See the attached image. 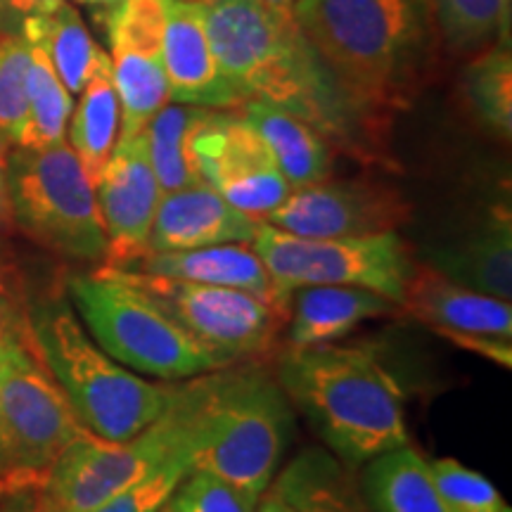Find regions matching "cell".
I'll list each match as a JSON object with an SVG mask.
<instances>
[{"mask_svg": "<svg viewBox=\"0 0 512 512\" xmlns=\"http://www.w3.org/2000/svg\"><path fill=\"white\" fill-rule=\"evenodd\" d=\"M259 512H294V510L283 501V498L275 494L271 486V489L259 498Z\"/></svg>", "mask_w": 512, "mask_h": 512, "instance_id": "38", "label": "cell"}, {"mask_svg": "<svg viewBox=\"0 0 512 512\" xmlns=\"http://www.w3.org/2000/svg\"><path fill=\"white\" fill-rule=\"evenodd\" d=\"M0 496L41 491L64 448L88 430L29 339L0 342Z\"/></svg>", "mask_w": 512, "mask_h": 512, "instance_id": "7", "label": "cell"}, {"mask_svg": "<svg viewBox=\"0 0 512 512\" xmlns=\"http://www.w3.org/2000/svg\"><path fill=\"white\" fill-rule=\"evenodd\" d=\"M273 491L294 512H368L347 465L320 446L297 453L275 479Z\"/></svg>", "mask_w": 512, "mask_h": 512, "instance_id": "24", "label": "cell"}, {"mask_svg": "<svg viewBox=\"0 0 512 512\" xmlns=\"http://www.w3.org/2000/svg\"><path fill=\"white\" fill-rule=\"evenodd\" d=\"M29 344L72 403L88 432L128 441L155 422L174 396V384L147 382L119 366L81 328L64 299H41L27 311Z\"/></svg>", "mask_w": 512, "mask_h": 512, "instance_id": "5", "label": "cell"}, {"mask_svg": "<svg viewBox=\"0 0 512 512\" xmlns=\"http://www.w3.org/2000/svg\"><path fill=\"white\" fill-rule=\"evenodd\" d=\"M465 100L482 124L508 140L512 133L510 43H494L467 67Z\"/></svg>", "mask_w": 512, "mask_h": 512, "instance_id": "30", "label": "cell"}, {"mask_svg": "<svg viewBox=\"0 0 512 512\" xmlns=\"http://www.w3.org/2000/svg\"><path fill=\"white\" fill-rule=\"evenodd\" d=\"M411 216V202L392 185L328 178L292 190L264 221L304 238H366L396 233Z\"/></svg>", "mask_w": 512, "mask_h": 512, "instance_id": "13", "label": "cell"}, {"mask_svg": "<svg viewBox=\"0 0 512 512\" xmlns=\"http://www.w3.org/2000/svg\"><path fill=\"white\" fill-rule=\"evenodd\" d=\"M0 273H5V247H3V240H0Z\"/></svg>", "mask_w": 512, "mask_h": 512, "instance_id": "41", "label": "cell"}, {"mask_svg": "<svg viewBox=\"0 0 512 512\" xmlns=\"http://www.w3.org/2000/svg\"><path fill=\"white\" fill-rule=\"evenodd\" d=\"M358 486L368 512H451L434 484L430 463L408 444L370 458Z\"/></svg>", "mask_w": 512, "mask_h": 512, "instance_id": "23", "label": "cell"}, {"mask_svg": "<svg viewBox=\"0 0 512 512\" xmlns=\"http://www.w3.org/2000/svg\"><path fill=\"white\" fill-rule=\"evenodd\" d=\"M31 46L19 31L0 34V136L19 143L29 114Z\"/></svg>", "mask_w": 512, "mask_h": 512, "instance_id": "31", "label": "cell"}, {"mask_svg": "<svg viewBox=\"0 0 512 512\" xmlns=\"http://www.w3.org/2000/svg\"><path fill=\"white\" fill-rule=\"evenodd\" d=\"M164 72L169 100L207 110H238L242 98L223 76L211 50L197 0H164Z\"/></svg>", "mask_w": 512, "mask_h": 512, "instance_id": "17", "label": "cell"}, {"mask_svg": "<svg viewBox=\"0 0 512 512\" xmlns=\"http://www.w3.org/2000/svg\"><path fill=\"white\" fill-rule=\"evenodd\" d=\"M434 484L451 512H505L503 496L484 475L460 465L453 458L430 463Z\"/></svg>", "mask_w": 512, "mask_h": 512, "instance_id": "32", "label": "cell"}, {"mask_svg": "<svg viewBox=\"0 0 512 512\" xmlns=\"http://www.w3.org/2000/svg\"><path fill=\"white\" fill-rule=\"evenodd\" d=\"M273 15L283 19H294V0H261Z\"/></svg>", "mask_w": 512, "mask_h": 512, "instance_id": "39", "label": "cell"}, {"mask_svg": "<svg viewBox=\"0 0 512 512\" xmlns=\"http://www.w3.org/2000/svg\"><path fill=\"white\" fill-rule=\"evenodd\" d=\"M174 512H254L252 498L209 472L192 470L166 501Z\"/></svg>", "mask_w": 512, "mask_h": 512, "instance_id": "33", "label": "cell"}, {"mask_svg": "<svg viewBox=\"0 0 512 512\" xmlns=\"http://www.w3.org/2000/svg\"><path fill=\"white\" fill-rule=\"evenodd\" d=\"M8 147L10 143L0 136V228H8L10 219V207H8V190H5V169H8Z\"/></svg>", "mask_w": 512, "mask_h": 512, "instance_id": "37", "label": "cell"}, {"mask_svg": "<svg viewBox=\"0 0 512 512\" xmlns=\"http://www.w3.org/2000/svg\"><path fill=\"white\" fill-rule=\"evenodd\" d=\"M64 0H0V34L19 31V24L29 17L48 15L60 8Z\"/></svg>", "mask_w": 512, "mask_h": 512, "instance_id": "35", "label": "cell"}, {"mask_svg": "<svg viewBox=\"0 0 512 512\" xmlns=\"http://www.w3.org/2000/svg\"><path fill=\"white\" fill-rule=\"evenodd\" d=\"M211 114L207 107L164 105L145 128L159 190L174 192L204 183L195 159V136Z\"/></svg>", "mask_w": 512, "mask_h": 512, "instance_id": "26", "label": "cell"}, {"mask_svg": "<svg viewBox=\"0 0 512 512\" xmlns=\"http://www.w3.org/2000/svg\"><path fill=\"white\" fill-rule=\"evenodd\" d=\"M124 271H143L166 278L192 280V283L221 285L242 290L273 302V285L252 242H228L185 252H143Z\"/></svg>", "mask_w": 512, "mask_h": 512, "instance_id": "20", "label": "cell"}, {"mask_svg": "<svg viewBox=\"0 0 512 512\" xmlns=\"http://www.w3.org/2000/svg\"><path fill=\"white\" fill-rule=\"evenodd\" d=\"M95 200L107 235L105 266L126 268L147 249L162 200L145 131L119 136L95 183Z\"/></svg>", "mask_w": 512, "mask_h": 512, "instance_id": "16", "label": "cell"}, {"mask_svg": "<svg viewBox=\"0 0 512 512\" xmlns=\"http://www.w3.org/2000/svg\"><path fill=\"white\" fill-rule=\"evenodd\" d=\"M252 247L264 261L273 302L283 313L290 292L306 285L366 287L401 304L408 280L418 268L411 247L399 233L304 238L261 221Z\"/></svg>", "mask_w": 512, "mask_h": 512, "instance_id": "9", "label": "cell"}, {"mask_svg": "<svg viewBox=\"0 0 512 512\" xmlns=\"http://www.w3.org/2000/svg\"><path fill=\"white\" fill-rule=\"evenodd\" d=\"M76 3L93 5V8H112V5L119 3V0H76Z\"/></svg>", "mask_w": 512, "mask_h": 512, "instance_id": "40", "label": "cell"}, {"mask_svg": "<svg viewBox=\"0 0 512 512\" xmlns=\"http://www.w3.org/2000/svg\"><path fill=\"white\" fill-rule=\"evenodd\" d=\"M505 512H510V508H508V510H505Z\"/></svg>", "mask_w": 512, "mask_h": 512, "instance_id": "45", "label": "cell"}, {"mask_svg": "<svg viewBox=\"0 0 512 512\" xmlns=\"http://www.w3.org/2000/svg\"><path fill=\"white\" fill-rule=\"evenodd\" d=\"M81 100L76 105L69 126L72 150L79 159L88 181L98 183V178L110 159L121 131V107L119 95L112 79V62L105 50H100L86 86L79 93Z\"/></svg>", "mask_w": 512, "mask_h": 512, "instance_id": "25", "label": "cell"}, {"mask_svg": "<svg viewBox=\"0 0 512 512\" xmlns=\"http://www.w3.org/2000/svg\"><path fill=\"white\" fill-rule=\"evenodd\" d=\"M0 472H3V432H0Z\"/></svg>", "mask_w": 512, "mask_h": 512, "instance_id": "42", "label": "cell"}, {"mask_svg": "<svg viewBox=\"0 0 512 512\" xmlns=\"http://www.w3.org/2000/svg\"><path fill=\"white\" fill-rule=\"evenodd\" d=\"M159 512H174V510H171V508H169V505H166V503H164V505H162V510H159Z\"/></svg>", "mask_w": 512, "mask_h": 512, "instance_id": "43", "label": "cell"}, {"mask_svg": "<svg viewBox=\"0 0 512 512\" xmlns=\"http://www.w3.org/2000/svg\"><path fill=\"white\" fill-rule=\"evenodd\" d=\"M171 463L188 465L162 415L128 441H107L86 432L55 460L46 484L38 491L36 508L41 512H93Z\"/></svg>", "mask_w": 512, "mask_h": 512, "instance_id": "11", "label": "cell"}, {"mask_svg": "<svg viewBox=\"0 0 512 512\" xmlns=\"http://www.w3.org/2000/svg\"><path fill=\"white\" fill-rule=\"evenodd\" d=\"M280 387L335 458L361 465L408 444L399 382L366 347H290L275 368Z\"/></svg>", "mask_w": 512, "mask_h": 512, "instance_id": "4", "label": "cell"}, {"mask_svg": "<svg viewBox=\"0 0 512 512\" xmlns=\"http://www.w3.org/2000/svg\"><path fill=\"white\" fill-rule=\"evenodd\" d=\"M223 76L242 102L261 100L304 119L332 145L373 159L370 128L320 64L294 19L261 0H197Z\"/></svg>", "mask_w": 512, "mask_h": 512, "instance_id": "3", "label": "cell"}, {"mask_svg": "<svg viewBox=\"0 0 512 512\" xmlns=\"http://www.w3.org/2000/svg\"><path fill=\"white\" fill-rule=\"evenodd\" d=\"M285 313L290 347H316L337 342L366 320L401 316L403 309L366 287L306 285L290 292Z\"/></svg>", "mask_w": 512, "mask_h": 512, "instance_id": "19", "label": "cell"}, {"mask_svg": "<svg viewBox=\"0 0 512 512\" xmlns=\"http://www.w3.org/2000/svg\"><path fill=\"white\" fill-rule=\"evenodd\" d=\"M195 159L209 188L259 221L292 192L264 138L233 110H211L195 136Z\"/></svg>", "mask_w": 512, "mask_h": 512, "instance_id": "12", "label": "cell"}, {"mask_svg": "<svg viewBox=\"0 0 512 512\" xmlns=\"http://www.w3.org/2000/svg\"><path fill=\"white\" fill-rule=\"evenodd\" d=\"M67 292L93 342L124 368L183 382L228 366L110 268L74 275Z\"/></svg>", "mask_w": 512, "mask_h": 512, "instance_id": "6", "label": "cell"}, {"mask_svg": "<svg viewBox=\"0 0 512 512\" xmlns=\"http://www.w3.org/2000/svg\"><path fill=\"white\" fill-rule=\"evenodd\" d=\"M164 19V0H119L105 12L112 79L121 107L119 136L145 131L152 117L169 105Z\"/></svg>", "mask_w": 512, "mask_h": 512, "instance_id": "14", "label": "cell"}, {"mask_svg": "<svg viewBox=\"0 0 512 512\" xmlns=\"http://www.w3.org/2000/svg\"><path fill=\"white\" fill-rule=\"evenodd\" d=\"M162 418L190 472L226 479L259 503L290 446L294 408L275 373L249 358L174 384Z\"/></svg>", "mask_w": 512, "mask_h": 512, "instance_id": "2", "label": "cell"}, {"mask_svg": "<svg viewBox=\"0 0 512 512\" xmlns=\"http://www.w3.org/2000/svg\"><path fill=\"white\" fill-rule=\"evenodd\" d=\"M259 223L207 183L188 185L162 195L145 252H185L228 242H252Z\"/></svg>", "mask_w": 512, "mask_h": 512, "instance_id": "18", "label": "cell"}, {"mask_svg": "<svg viewBox=\"0 0 512 512\" xmlns=\"http://www.w3.org/2000/svg\"><path fill=\"white\" fill-rule=\"evenodd\" d=\"M188 465L171 463L164 470L155 472L152 477L143 479V482L133 484L131 489L121 491L112 501H107L93 512H157L162 505L169 501L176 486L183 482L188 475Z\"/></svg>", "mask_w": 512, "mask_h": 512, "instance_id": "34", "label": "cell"}, {"mask_svg": "<svg viewBox=\"0 0 512 512\" xmlns=\"http://www.w3.org/2000/svg\"><path fill=\"white\" fill-rule=\"evenodd\" d=\"M31 46L29 69V114L17 147L43 150L64 143L67 121L72 117L74 100L57 76L46 50L36 43Z\"/></svg>", "mask_w": 512, "mask_h": 512, "instance_id": "28", "label": "cell"}, {"mask_svg": "<svg viewBox=\"0 0 512 512\" xmlns=\"http://www.w3.org/2000/svg\"><path fill=\"white\" fill-rule=\"evenodd\" d=\"M34 512H41V510H38V508H34Z\"/></svg>", "mask_w": 512, "mask_h": 512, "instance_id": "44", "label": "cell"}, {"mask_svg": "<svg viewBox=\"0 0 512 512\" xmlns=\"http://www.w3.org/2000/svg\"><path fill=\"white\" fill-rule=\"evenodd\" d=\"M430 266L453 283L491 297H512V228L508 214H494L463 238L434 247Z\"/></svg>", "mask_w": 512, "mask_h": 512, "instance_id": "21", "label": "cell"}, {"mask_svg": "<svg viewBox=\"0 0 512 512\" xmlns=\"http://www.w3.org/2000/svg\"><path fill=\"white\" fill-rule=\"evenodd\" d=\"M107 268V266H102ZM226 363L249 361L273 344L285 313L256 294L143 271L110 268Z\"/></svg>", "mask_w": 512, "mask_h": 512, "instance_id": "10", "label": "cell"}, {"mask_svg": "<svg viewBox=\"0 0 512 512\" xmlns=\"http://www.w3.org/2000/svg\"><path fill=\"white\" fill-rule=\"evenodd\" d=\"M3 339H29L27 313L17 309L12 290L5 283V273H0V342Z\"/></svg>", "mask_w": 512, "mask_h": 512, "instance_id": "36", "label": "cell"}, {"mask_svg": "<svg viewBox=\"0 0 512 512\" xmlns=\"http://www.w3.org/2000/svg\"><path fill=\"white\" fill-rule=\"evenodd\" d=\"M5 190L10 219L27 238L67 259L105 264L107 235L95 188L67 143L10 152Z\"/></svg>", "mask_w": 512, "mask_h": 512, "instance_id": "8", "label": "cell"}, {"mask_svg": "<svg viewBox=\"0 0 512 512\" xmlns=\"http://www.w3.org/2000/svg\"><path fill=\"white\" fill-rule=\"evenodd\" d=\"M403 313L465 351L512 366V306L508 299L453 283L432 266L415 268L401 302Z\"/></svg>", "mask_w": 512, "mask_h": 512, "instance_id": "15", "label": "cell"}, {"mask_svg": "<svg viewBox=\"0 0 512 512\" xmlns=\"http://www.w3.org/2000/svg\"><path fill=\"white\" fill-rule=\"evenodd\" d=\"M19 34L29 43L46 50L57 76L72 95H79L98 62L100 46L88 34L79 12L69 3L48 12V15L29 17L19 24Z\"/></svg>", "mask_w": 512, "mask_h": 512, "instance_id": "27", "label": "cell"}, {"mask_svg": "<svg viewBox=\"0 0 512 512\" xmlns=\"http://www.w3.org/2000/svg\"><path fill=\"white\" fill-rule=\"evenodd\" d=\"M439 36L451 48H489L510 43L512 0H430Z\"/></svg>", "mask_w": 512, "mask_h": 512, "instance_id": "29", "label": "cell"}, {"mask_svg": "<svg viewBox=\"0 0 512 512\" xmlns=\"http://www.w3.org/2000/svg\"><path fill=\"white\" fill-rule=\"evenodd\" d=\"M294 22L370 131L408 105L441 38L430 0H294Z\"/></svg>", "mask_w": 512, "mask_h": 512, "instance_id": "1", "label": "cell"}, {"mask_svg": "<svg viewBox=\"0 0 512 512\" xmlns=\"http://www.w3.org/2000/svg\"><path fill=\"white\" fill-rule=\"evenodd\" d=\"M242 117L264 138L292 190L328 181L335 152L330 140L311 124L261 100L242 102Z\"/></svg>", "mask_w": 512, "mask_h": 512, "instance_id": "22", "label": "cell"}]
</instances>
